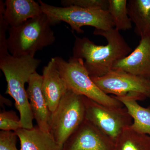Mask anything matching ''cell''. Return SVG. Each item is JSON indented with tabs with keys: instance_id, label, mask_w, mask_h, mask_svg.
Segmentation results:
<instances>
[{
	"instance_id": "cell-1",
	"label": "cell",
	"mask_w": 150,
	"mask_h": 150,
	"mask_svg": "<svg viewBox=\"0 0 150 150\" xmlns=\"http://www.w3.org/2000/svg\"><path fill=\"white\" fill-rule=\"evenodd\" d=\"M93 34L104 37L107 45H96L88 38L76 36L73 57L83 59L91 77L97 78L109 73L116 62L128 56L133 50L115 28L107 30L95 29Z\"/></svg>"
},
{
	"instance_id": "cell-2",
	"label": "cell",
	"mask_w": 150,
	"mask_h": 150,
	"mask_svg": "<svg viewBox=\"0 0 150 150\" xmlns=\"http://www.w3.org/2000/svg\"><path fill=\"white\" fill-rule=\"evenodd\" d=\"M40 62V59L31 56L16 57L10 54L0 59V69L7 83L5 93L14 100L23 129H30L34 127V118L25 84L28 83L31 75L36 71Z\"/></svg>"
},
{
	"instance_id": "cell-3",
	"label": "cell",
	"mask_w": 150,
	"mask_h": 150,
	"mask_svg": "<svg viewBox=\"0 0 150 150\" xmlns=\"http://www.w3.org/2000/svg\"><path fill=\"white\" fill-rule=\"evenodd\" d=\"M53 25L43 13L16 27H9L8 50L12 56L34 57L38 51L52 45L56 38Z\"/></svg>"
},
{
	"instance_id": "cell-4",
	"label": "cell",
	"mask_w": 150,
	"mask_h": 150,
	"mask_svg": "<svg viewBox=\"0 0 150 150\" xmlns=\"http://www.w3.org/2000/svg\"><path fill=\"white\" fill-rule=\"evenodd\" d=\"M53 59L68 90L105 106L123 107L122 103L113 96H110L105 93L94 83L86 69L83 59L73 56L68 61L59 56Z\"/></svg>"
},
{
	"instance_id": "cell-5",
	"label": "cell",
	"mask_w": 150,
	"mask_h": 150,
	"mask_svg": "<svg viewBox=\"0 0 150 150\" xmlns=\"http://www.w3.org/2000/svg\"><path fill=\"white\" fill-rule=\"evenodd\" d=\"M43 13L47 15L53 25L61 22L67 23L73 31L83 33L81 27L90 26L100 30H107L115 28L107 10L84 8L76 6H55L38 1Z\"/></svg>"
},
{
	"instance_id": "cell-6",
	"label": "cell",
	"mask_w": 150,
	"mask_h": 150,
	"mask_svg": "<svg viewBox=\"0 0 150 150\" xmlns=\"http://www.w3.org/2000/svg\"><path fill=\"white\" fill-rule=\"evenodd\" d=\"M85 96L68 91L51 112L49 132L56 142L64 145L85 120Z\"/></svg>"
},
{
	"instance_id": "cell-7",
	"label": "cell",
	"mask_w": 150,
	"mask_h": 150,
	"mask_svg": "<svg viewBox=\"0 0 150 150\" xmlns=\"http://www.w3.org/2000/svg\"><path fill=\"white\" fill-rule=\"evenodd\" d=\"M85 119L115 143L124 129L132 125V118L126 108L105 106L85 96Z\"/></svg>"
},
{
	"instance_id": "cell-8",
	"label": "cell",
	"mask_w": 150,
	"mask_h": 150,
	"mask_svg": "<svg viewBox=\"0 0 150 150\" xmlns=\"http://www.w3.org/2000/svg\"><path fill=\"white\" fill-rule=\"evenodd\" d=\"M105 93L115 96L137 93L150 98V81L121 70H112L103 76L91 78Z\"/></svg>"
},
{
	"instance_id": "cell-9",
	"label": "cell",
	"mask_w": 150,
	"mask_h": 150,
	"mask_svg": "<svg viewBox=\"0 0 150 150\" xmlns=\"http://www.w3.org/2000/svg\"><path fill=\"white\" fill-rule=\"evenodd\" d=\"M63 150H114V143L85 119L65 142Z\"/></svg>"
},
{
	"instance_id": "cell-10",
	"label": "cell",
	"mask_w": 150,
	"mask_h": 150,
	"mask_svg": "<svg viewBox=\"0 0 150 150\" xmlns=\"http://www.w3.org/2000/svg\"><path fill=\"white\" fill-rule=\"evenodd\" d=\"M112 70H121L150 81V36L141 38L131 54L118 61Z\"/></svg>"
},
{
	"instance_id": "cell-11",
	"label": "cell",
	"mask_w": 150,
	"mask_h": 150,
	"mask_svg": "<svg viewBox=\"0 0 150 150\" xmlns=\"http://www.w3.org/2000/svg\"><path fill=\"white\" fill-rule=\"evenodd\" d=\"M42 76L35 72L31 75L26 91L30 105L37 126L43 131L49 132L51 112L48 108L43 91Z\"/></svg>"
},
{
	"instance_id": "cell-12",
	"label": "cell",
	"mask_w": 150,
	"mask_h": 150,
	"mask_svg": "<svg viewBox=\"0 0 150 150\" xmlns=\"http://www.w3.org/2000/svg\"><path fill=\"white\" fill-rule=\"evenodd\" d=\"M42 76V91L48 108L52 112L56 109L68 89L53 58L43 67Z\"/></svg>"
},
{
	"instance_id": "cell-13",
	"label": "cell",
	"mask_w": 150,
	"mask_h": 150,
	"mask_svg": "<svg viewBox=\"0 0 150 150\" xmlns=\"http://www.w3.org/2000/svg\"><path fill=\"white\" fill-rule=\"evenodd\" d=\"M4 17L9 27L18 26L43 13L38 2L33 0H6Z\"/></svg>"
},
{
	"instance_id": "cell-14",
	"label": "cell",
	"mask_w": 150,
	"mask_h": 150,
	"mask_svg": "<svg viewBox=\"0 0 150 150\" xmlns=\"http://www.w3.org/2000/svg\"><path fill=\"white\" fill-rule=\"evenodd\" d=\"M14 132L20 140V150H63L64 145L56 142L50 132L38 126L30 129L21 128Z\"/></svg>"
},
{
	"instance_id": "cell-15",
	"label": "cell",
	"mask_w": 150,
	"mask_h": 150,
	"mask_svg": "<svg viewBox=\"0 0 150 150\" xmlns=\"http://www.w3.org/2000/svg\"><path fill=\"white\" fill-rule=\"evenodd\" d=\"M125 106L133 119L130 127L137 132L147 135L150 137V107H142L138 103V100L146 98L137 93L129 94L123 96H115Z\"/></svg>"
},
{
	"instance_id": "cell-16",
	"label": "cell",
	"mask_w": 150,
	"mask_h": 150,
	"mask_svg": "<svg viewBox=\"0 0 150 150\" xmlns=\"http://www.w3.org/2000/svg\"><path fill=\"white\" fill-rule=\"evenodd\" d=\"M127 9L135 32L141 38L150 36V0H129Z\"/></svg>"
},
{
	"instance_id": "cell-17",
	"label": "cell",
	"mask_w": 150,
	"mask_h": 150,
	"mask_svg": "<svg viewBox=\"0 0 150 150\" xmlns=\"http://www.w3.org/2000/svg\"><path fill=\"white\" fill-rule=\"evenodd\" d=\"M114 150H150V137L129 126L123 130L115 141Z\"/></svg>"
},
{
	"instance_id": "cell-18",
	"label": "cell",
	"mask_w": 150,
	"mask_h": 150,
	"mask_svg": "<svg viewBox=\"0 0 150 150\" xmlns=\"http://www.w3.org/2000/svg\"><path fill=\"white\" fill-rule=\"evenodd\" d=\"M126 0H108L107 10L110 14L115 29L126 30L132 28L129 16Z\"/></svg>"
},
{
	"instance_id": "cell-19",
	"label": "cell",
	"mask_w": 150,
	"mask_h": 150,
	"mask_svg": "<svg viewBox=\"0 0 150 150\" xmlns=\"http://www.w3.org/2000/svg\"><path fill=\"white\" fill-rule=\"evenodd\" d=\"M22 128L20 118L13 110H4L0 113V129L3 131L15 132Z\"/></svg>"
},
{
	"instance_id": "cell-20",
	"label": "cell",
	"mask_w": 150,
	"mask_h": 150,
	"mask_svg": "<svg viewBox=\"0 0 150 150\" xmlns=\"http://www.w3.org/2000/svg\"><path fill=\"white\" fill-rule=\"evenodd\" d=\"M64 7L76 6L84 8H100L108 10V0H62Z\"/></svg>"
},
{
	"instance_id": "cell-21",
	"label": "cell",
	"mask_w": 150,
	"mask_h": 150,
	"mask_svg": "<svg viewBox=\"0 0 150 150\" xmlns=\"http://www.w3.org/2000/svg\"><path fill=\"white\" fill-rule=\"evenodd\" d=\"M5 7L4 2L0 1V59L9 54L7 48V38L6 35V31L8 29L9 26L4 17Z\"/></svg>"
},
{
	"instance_id": "cell-22",
	"label": "cell",
	"mask_w": 150,
	"mask_h": 150,
	"mask_svg": "<svg viewBox=\"0 0 150 150\" xmlns=\"http://www.w3.org/2000/svg\"><path fill=\"white\" fill-rule=\"evenodd\" d=\"M17 138L13 131H1L0 150H18L16 146Z\"/></svg>"
}]
</instances>
